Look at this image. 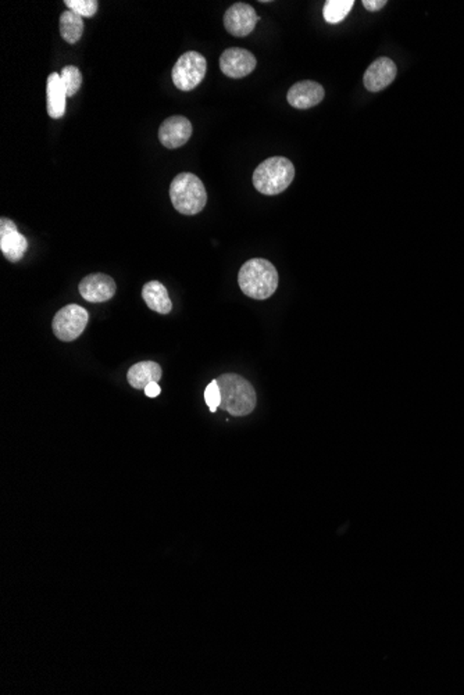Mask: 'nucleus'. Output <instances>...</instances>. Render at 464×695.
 <instances>
[{"label":"nucleus","instance_id":"1","mask_svg":"<svg viewBox=\"0 0 464 695\" xmlns=\"http://www.w3.org/2000/svg\"><path fill=\"white\" fill-rule=\"evenodd\" d=\"M278 272L269 260L252 258L246 261L238 273V285L250 298L266 300L278 288Z\"/></svg>","mask_w":464,"mask_h":695},{"label":"nucleus","instance_id":"2","mask_svg":"<svg viewBox=\"0 0 464 695\" xmlns=\"http://www.w3.org/2000/svg\"><path fill=\"white\" fill-rule=\"evenodd\" d=\"M217 382L221 392V409L232 417H245L253 412L257 397L250 382L237 374L221 375Z\"/></svg>","mask_w":464,"mask_h":695},{"label":"nucleus","instance_id":"3","mask_svg":"<svg viewBox=\"0 0 464 695\" xmlns=\"http://www.w3.org/2000/svg\"><path fill=\"white\" fill-rule=\"evenodd\" d=\"M170 199L178 213L196 215L207 203V192L203 182L195 174L182 172L171 182Z\"/></svg>","mask_w":464,"mask_h":695},{"label":"nucleus","instance_id":"4","mask_svg":"<svg viewBox=\"0 0 464 695\" xmlns=\"http://www.w3.org/2000/svg\"><path fill=\"white\" fill-rule=\"evenodd\" d=\"M295 178V167L285 157H272L263 161L253 172V185L267 196L287 190Z\"/></svg>","mask_w":464,"mask_h":695},{"label":"nucleus","instance_id":"5","mask_svg":"<svg viewBox=\"0 0 464 695\" xmlns=\"http://www.w3.org/2000/svg\"><path fill=\"white\" fill-rule=\"evenodd\" d=\"M206 71V58L197 52H187L177 60L175 66L172 67L171 77L174 85L180 90L190 92L203 80Z\"/></svg>","mask_w":464,"mask_h":695},{"label":"nucleus","instance_id":"6","mask_svg":"<svg viewBox=\"0 0 464 695\" xmlns=\"http://www.w3.org/2000/svg\"><path fill=\"white\" fill-rule=\"evenodd\" d=\"M89 321L88 311L78 304H68L63 307L52 322L56 338L61 342H73L78 339Z\"/></svg>","mask_w":464,"mask_h":695},{"label":"nucleus","instance_id":"7","mask_svg":"<svg viewBox=\"0 0 464 695\" xmlns=\"http://www.w3.org/2000/svg\"><path fill=\"white\" fill-rule=\"evenodd\" d=\"M260 17L256 10L247 3H235L224 14V27L237 38H245L253 32Z\"/></svg>","mask_w":464,"mask_h":695},{"label":"nucleus","instance_id":"8","mask_svg":"<svg viewBox=\"0 0 464 695\" xmlns=\"http://www.w3.org/2000/svg\"><path fill=\"white\" fill-rule=\"evenodd\" d=\"M256 64L257 60L253 53L241 48L227 49L220 57V70L224 75L234 80H239L252 74Z\"/></svg>","mask_w":464,"mask_h":695},{"label":"nucleus","instance_id":"9","mask_svg":"<svg viewBox=\"0 0 464 695\" xmlns=\"http://www.w3.org/2000/svg\"><path fill=\"white\" fill-rule=\"evenodd\" d=\"M0 250L11 263L23 260L28 250L27 238L19 232L11 219L4 216L0 219Z\"/></svg>","mask_w":464,"mask_h":695},{"label":"nucleus","instance_id":"10","mask_svg":"<svg viewBox=\"0 0 464 695\" xmlns=\"http://www.w3.org/2000/svg\"><path fill=\"white\" fill-rule=\"evenodd\" d=\"M82 298L88 303H105L115 294V282L106 273H92L85 276L78 286Z\"/></svg>","mask_w":464,"mask_h":695},{"label":"nucleus","instance_id":"11","mask_svg":"<svg viewBox=\"0 0 464 695\" xmlns=\"http://www.w3.org/2000/svg\"><path fill=\"white\" fill-rule=\"evenodd\" d=\"M191 135V121L184 115H172L167 118L159 128V139L165 149H178L184 146Z\"/></svg>","mask_w":464,"mask_h":695},{"label":"nucleus","instance_id":"12","mask_svg":"<svg viewBox=\"0 0 464 695\" xmlns=\"http://www.w3.org/2000/svg\"><path fill=\"white\" fill-rule=\"evenodd\" d=\"M398 75V68L396 64L388 58V57H380L376 61L370 64V67L366 70L363 82L367 90L377 93L380 90L389 86Z\"/></svg>","mask_w":464,"mask_h":695},{"label":"nucleus","instance_id":"13","mask_svg":"<svg viewBox=\"0 0 464 695\" xmlns=\"http://www.w3.org/2000/svg\"><path fill=\"white\" fill-rule=\"evenodd\" d=\"M324 96H326V90L319 82L301 80L291 86L287 99L292 108L306 110L320 105Z\"/></svg>","mask_w":464,"mask_h":695},{"label":"nucleus","instance_id":"14","mask_svg":"<svg viewBox=\"0 0 464 695\" xmlns=\"http://www.w3.org/2000/svg\"><path fill=\"white\" fill-rule=\"evenodd\" d=\"M67 90L60 74L52 73L46 82V108L51 118L58 120L66 113Z\"/></svg>","mask_w":464,"mask_h":695},{"label":"nucleus","instance_id":"15","mask_svg":"<svg viewBox=\"0 0 464 695\" xmlns=\"http://www.w3.org/2000/svg\"><path fill=\"white\" fill-rule=\"evenodd\" d=\"M162 367L155 361H142L133 365L127 374L128 383L138 390H145L149 383L159 382L162 377Z\"/></svg>","mask_w":464,"mask_h":695},{"label":"nucleus","instance_id":"16","mask_svg":"<svg viewBox=\"0 0 464 695\" xmlns=\"http://www.w3.org/2000/svg\"><path fill=\"white\" fill-rule=\"evenodd\" d=\"M142 297L146 305L159 314H168L172 310V303L168 297V292L162 282L150 281L142 289Z\"/></svg>","mask_w":464,"mask_h":695},{"label":"nucleus","instance_id":"17","mask_svg":"<svg viewBox=\"0 0 464 695\" xmlns=\"http://www.w3.org/2000/svg\"><path fill=\"white\" fill-rule=\"evenodd\" d=\"M60 33L61 38L70 43L76 45L81 39L83 33V20L76 13L67 10L63 11L60 16Z\"/></svg>","mask_w":464,"mask_h":695},{"label":"nucleus","instance_id":"18","mask_svg":"<svg viewBox=\"0 0 464 695\" xmlns=\"http://www.w3.org/2000/svg\"><path fill=\"white\" fill-rule=\"evenodd\" d=\"M355 6V0H328L323 9V17L328 24L342 23Z\"/></svg>","mask_w":464,"mask_h":695},{"label":"nucleus","instance_id":"19","mask_svg":"<svg viewBox=\"0 0 464 695\" xmlns=\"http://www.w3.org/2000/svg\"><path fill=\"white\" fill-rule=\"evenodd\" d=\"M60 77H61V80L66 86V90H67V96L71 98L74 96L82 85V75L81 71L76 67V66H66L63 67L61 73H60Z\"/></svg>","mask_w":464,"mask_h":695},{"label":"nucleus","instance_id":"20","mask_svg":"<svg viewBox=\"0 0 464 695\" xmlns=\"http://www.w3.org/2000/svg\"><path fill=\"white\" fill-rule=\"evenodd\" d=\"M64 4L68 7L70 11L76 13L80 17L91 19L98 13L99 3L96 0H66Z\"/></svg>","mask_w":464,"mask_h":695},{"label":"nucleus","instance_id":"21","mask_svg":"<svg viewBox=\"0 0 464 695\" xmlns=\"http://www.w3.org/2000/svg\"><path fill=\"white\" fill-rule=\"evenodd\" d=\"M205 400L212 412H216L217 408L221 405V392H220L219 382L217 379L212 380L206 390H205Z\"/></svg>","mask_w":464,"mask_h":695},{"label":"nucleus","instance_id":"22","mask_svg":"<svg viewBox=\"0 0 464 695\" xmlns=\"http://www.w3.org/2000/svg\"><path fill=\"white\" fill-rule=\"evenodd\" d=\"M386 0H363V6L368 11H378L385 7Z\"/></svg>","mask_w":464,"mask_h":695},{"label":"nucleus","instance_id":"23","mask_svg":"<svg viewBox=\"0 0 464 695\" xmlns=\"http://www.w3.org/2000/svg\"><path fill=\"white\" fill-rule=\"evenodd\" d=\"M143 392H145V394H146L148 397L155 399V397H158V396L162 393V389H160V386L158 385V382H153V383H149V385L145 387V390H143Z\"/></svg>","mask_w":464,"mask_h":695}]
</instances>
